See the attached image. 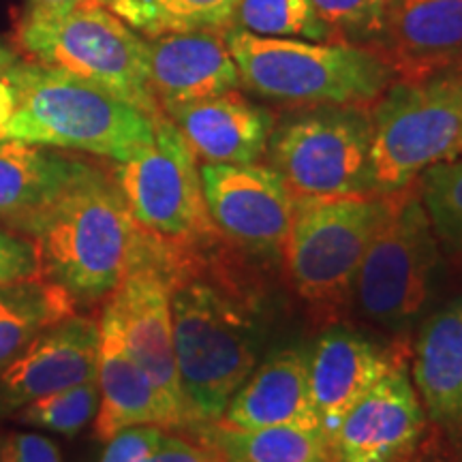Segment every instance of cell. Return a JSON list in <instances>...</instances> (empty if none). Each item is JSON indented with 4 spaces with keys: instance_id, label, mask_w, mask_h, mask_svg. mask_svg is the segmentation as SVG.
Listing matches in <instances>:
<instances>
[{
    "instance_id": "cell-10",
    "label": "cell",
    "mask_w": 462,
    "mask_h": 462,
    "mask_svg": "<svg viewBox=\"0 0 462 462\" xmlns=\"http://www.w3.org/2000/svg\"><path fill=\"white\" fill-rule=\"evenodd\" d=\"M109 176L133 221L171 245H198L218 234L204 199L199 161L165 114L154 116V143L135 159L112 163Z\"/></svg>"
},
{
    "instance_id": "cell-1",
    "label": "cell",
    "mask_w": 462,
    "mask_h": 462,
    "mask_svg": "<svg viewBox=\"0 0 462 462\" xmlns=\"http://www.w3.org/2000/svg\"><path fill=\"white\" fill-rule=\"evenodd\" d=\"M7 227L32 242L39 276L65 289L75 304L112 296L143 234L112 176L86 161L54 198Z\"/></svg>"
},
{
    "instance_id": "cell-12",
    "label": "cell",
    "mask_w": 462,
    "mask_h": 462,
    "mask_svg": "<svg viewBox=\"0 0 462 462\" xmlns=\"http://www.w3.org/2000/svg\"><path fill=\"white\" fill-rule=\"evenodd\" d=\"M201 190L218 234L257 255H279L296 210V195L270 165L201 163Z\"/></svg>"
},
{
    "instance_id": "cell-17",
    "label": "cell",
    "mask_w": 462,
    "mask_h": 462,
    "mask_svg": "<svg viewBox=\"0 0 462 462\" xmlns=\"http://www.w3.org/2000/svg\"><path fill=\"white\" fill-rule=\"evenodd\" d=\"M396 360L349 328H332L317 338L309 356V388L319 430L330 448L345 415Z\"/></svg>"
},
{
    "instance_id": "cell-13",
    "label": "cell",
    "mask_w": 462,
    "mask_h": 462,
    "mask_svg": "<svg viewBox=\"0 0 462 462\" xmlns=\"http://www.w3.org/2000/svg\"><path fill=\"white\" fill-rule=\"evenodd\" d=\"M421 407L402 357L345 415L332 441L334 462H402L426 432Z\"/></svg>"
},
{
    "instance_id": "cell-33",
    "label": "cell",
    "mask_w": 462,
    "mask_h": 462,
    "mask_svg": "<svg viewBox=\"0 0 462 462\" xmlns=\"http://www.w3.org/2000/svg\"><path fill=\"white\" fill-rule=\"evenodd\" d=\"M146 462H218V458L204 443H190L187 439L165 432L159 448Z\"/></svg>"
},
{
    "instance_id": "cell-9",
    "label": "cell",
    "mask_w": 462,
    "mask_h": 462,
    "mask_svg": "<svg viewBox=\"0 0 462 462\" xmlns=\"http://www.w3.org/2000/svg\"><path fill=\"white\" fill-rule=\"evenodd\" d=\"M437 234L418 184L388 193V208L356 279L360 313L392 332H407L429 309L439 273Z\"/></svg>"
},
{
    "instance_id": "cell-6",
    "label": "cell",
    "mask_w": 462,
    "mask_h": 462,
    "mask_svg": "<svg viewBox=\"0 0 462 462\" xmlns=\"http://www.w3.org/2000/svg\"><path fill=\"white\" fill-rule=\"evenodd\" d=\"M17 43L28 60L99 86L150 118L163 114L150 88L146 37L103 0H86L50 22H20Z\"/></svg>"
},
{
    "instance_id": "cell-36",
    "label": "cell",
    "mask_w": 462,
    "mask_h": 462,
    "mask_svg": "<svg viewBox=\"0 0 462 462\" xmlns=\"http://www.w3.org/2000/svg\"><path fill=\"white\" fill-rule=\"evenodd\" d=\"M20 60V56H17V51L11 48L9 43L0 42V78H3L5 73L9 71L11 67L15 65V62Z\"/></svg>"
},
{
    "instance_id": "cell-23",
    "label": "cell",
    "mask_w": 462,
    "mask_h": 462,
    "mask_svg": "<svg viewBox=\"0 0 462 462\" xmlns=\"http://www.w3.org/2000/svg\"><path fill=\"white\" fill-rule=\"evenodd\" d=\"M195 435L217 454L218 462H334L330 443L319 429L274 426L245 430L217 421L195 430Z\"/></svg>"
},
{
    "instance_id": "cell-24",
    "label": "cell",
    "mask_w": 462,
    "mask_h": 462,
    "mask_svg": "<svg viewBox=\"0 0 462 462\" xmlns=\"http://www.w3.org/2000/svg\"><path fill=\"white\" fill-rule=\"evenodd\" d=\"M65 289L42 279L0 285V371L7 368L45 328L73 315Z\"/></svg>"
},
{
    "instance_id": "cell-18",
    "label": "cell",
    "mask_w": 462,
    "mask_h": 462,
    "mask_svg": "<svg viewBox=\"0 0 462 462\" xmlns=\"http://www.w3.org/2000/svg\"><path fill=\"white\" fill-rule=\"evenodd\" d=\"M99 411L95 432L109 441L120 430L133 426H161L165 430L184 429L178 415L152 383L146 371L126 349L118 317L109 302L99 321Z\"/></svg>"
},
{
    "instance_id": "cell-26",
    "label": "cell",
    "mask_w": 462,
    "mask_h": 462,
    "mask_svg": "<svg viewBox=\"0 0 462 462\" xmlns=\"http://www.w3.org/2000/svg\"><path fill=\"white\" fill-rule=\"evenodd\" d=\"M229 28L255 37L334 43L310 0H238Z\"/></svg>"
},
{
    "instance_id": "cell-5",
    "label": "cell",
    "mask_w": 462,
    "mask_h": 462,
    "mask_svg": "<svg viewBox=\"0 0 462 462\" xmlns=\"http://www.w3.org/2000/svg\"><path fill=\"white\" fill-rule=\"evenodd\" d=\"M374 195L396 193L432 165L462 157V67L396 78L371 106Z\"/></svg>"
},
{
    "instance_id": "cell-21",
    "label": "cell",
    "mask_w": 462,
    "mask_h": 462,
    "mask_svg": "<svg viewBox=\"0 0 462 462\" xmlns=\"http://www.w3.org/2000/svg\"><path fill=\"white\" fill-rule=\"evenodd\" d=\"M413 381L426 418L462 441V296L421 326Z\"/></svg>"
},
{
    "instance_id": "cell-20",
    "label": "cell",
    "mask_w": 462,
    "mask_h": 462,
    "mask_svg": "<svg viewBox=\"0 0 462 462\" xmlns=\"http://www.w3.org/2000/svg\"><path fill=\"white\" fill-rule=\"evenodd\" d=\"M221 424L245 430L274 426L319 429L310 402L309 357L298 349H282L255 366L231 396Z\"/></svg>"
},
{
    "instance_id": "cell-11",
    "label": "cell",
    "mask_w": 462,
    "mask_h": 462,
    "mask_svg": "<svg viewBox=\"0 0 462 462\" xmlns=\"http://www.w3.org/2000/svg\"><path fill=\"white\" fill-rule=\"evenodd\" d=\"M178 245L143 231L129 273L109 296L118 317L125 345L135 362L161 390L170 407L180 415L184 429L190 420L178 383L171 332V273Z\"/></svg>"
},
{
    "instance_id": "cell-30",
    "label": "cell",
    "mask_w": 462,
    "mask_h": 462,
    "mask_svg": "<svg viewBox=\"0 0 462 462\" xmlns=\"http://www.w3.org/2000/svg\"><path fill=\"white\" fill-rule=\"evenodd\" d=\"M163 435L165 429L161 426H133L120 430L107 441L99 462H146Z\"/></svg>"
},
{
    "instance_id": "cell-31",
    "label": "cell",
    "mask_w": 462,
    "mask_h": 462,
    "mask_svg": "<svg viewBox=\"0 0 462 462\" xmlns=\"http://www.w3.org/2000/svg\"><path fill=\"white\" fill-rule=\"evenodd\" d=\"M37 276L39 263L32 242L20 234L0 229V285Z\"/></svg>"
},
{
    "instance_id": "cell-34",
    "label": "cell",
    "mask_w": 462,
    "mask_h": 462,
    "mask_svg": "<svg viewBox=\"0 0 462 462\" xmlns=\"http://www.w3.org/2000/svg\"><path fill=\"white\" fill-rule=\"evenodd\" d=\"M86 0H26L22 22H50L62 17Z\"/></svg>"
},
{
    "instance_id": "cell-27",
    "label": "cell",
    "mask_w": 462,
    "mask_h": 462,
    "mask_svg": "<svg viewBox=\"0 0 462 462\" xmlns=\"http://www.w3.org/2000/svg\"><path fill=\"white\" fill-rule=\"evenodd\" d=\"M415 184L435 234L462 253V159L429 167Z\"/></svg>"
},
{
    "instance_id": "cell-3",
    "label": "cell",
    "mask_w": 462,
    "mask_h": 462,
    "mask_svg": "<svg viewBox=\"0 0 462 462\" xmlns=\"http://www.w3.org/2000/svg\"><path fill=\"white\" fill-rule=\"evenodd\" d=\"M14 112L0 142H26L95 154L112 163L135 159L154 143V118L71 73L20 60L5 73Z\"/></svg>"
},
{
    "instance_id": "cell-25",
    "label": "cell",
    "mask_w": 462,
    "mask_h": 462,
    "mask_svg": "<svg viewBox=\"0 0 462 462\" xmlns=\"http://www.w3.org/2000/svg\"><path fill=\"white\" fill-rule=\"evenodd\" d=\"M142 37L229 28L238 0H103Z\"/></svg>"
},
{
    "instance_id": "cell-16",
    "label": "cell",
    "mask_w": 462,
    "mask_h": 462,
    "mask_svg": "<svg viewBox=\"0 0 462 462\" xmlns=\"http://www.w3.org/2000/svg\"><path fill=\"white\" fill-rule=\"evenodd\" d=\"M146 43L150 88L163 112L242 86L227 28L161 34Z\"/></svg>"
},
{
    "instance_id": "cell-32",
    "label": "cell",
    "mask_w": 462,
    "mask_h": 462,
    "mask_svg": "<svg viewBox=\"0 0 462 462\" xmlns=\"http://www.w3.org/2000/svg\"><path fill=\"white\" fill-rule=\"evenodd\" d=\"M0 462H62L51 439L37 432H9L0 437Z\"/></svg>"
},
{
    "instance_id": "cell-19",
    "label": "cell",
    "mask_w": 462,
    "mask_h": 462,
    "mask_svg": "<svg viewBox=\"0 0 462 462\" xmlns=\"http://www.w3.org/2000/svg\"><path fill=\"white\" fill-rule=\"evenodd\" d=\"M199 163H257L265 157L276 116L240 92L227 90L163 112Z\"/></svg>"
},
{
    "instance_id": "cell-28",
    "label": "cell",
    "mask_w": 462,
    "mask_h": 462,
    "mask_svg": "<svg viewBox=\"0 0 462 462\" xmlns=\"http://www.w3.org/2000/svg\"><path fill=\"white\" fill-rule=\"evenodd\" d=\"M97 411H99V383L92 379L56 394L37 398L15 411L14 418L24 426L75 437L92 418H97Z\"/></svg>"
},
{
    "instance_id": "cell-29",
    "label": "cell",
    "mask_w": 462,
    "mask_h": 462,
    "mask_svg": "<svg viewBox=\"0 0 462 462\" xmlns=\"http://www.w3.org/2000/svg\"><path fill=\"white\" fill-rule=\"evenodd\" d=\"M334 43L373 51L383 32L385 0H310Z\"/></svg>"
},
{
    "instance_id": "cell-8",
    "label": "cell",
    "mask_w": 462,
    "mask_h": 462,
    "mask_svg": "<svg viewBox=\"0 0 462 462\" xmlns=\"http://www.w3.org/2000/svg\"><path fill=\"white\" fill-rule=\"evenodd\" d=\"M385 208L388 195H296L282 255L289 282L306 304L332 313L354 296L357 273Z\"/></svg>"
},
{
    "instance_id": "cell-35",
    "label": "cell",
    "mask_w": 462,
    "mask_h": 462,
    "mask_svg": "<svg viewBox=\"0 0 462 462\" xmlns=\"http://www.w3.org/2000/svg\"><path fill=\"white\" fill-rule=\"evenodd\" d=\"M11 112H14V90L3 75L0 78V125L9 118Z\"/></svg>"
},
{
    "instance_id": "cell-14",
    "label": "cell",
    "mask_w": 462,
    "mask_h": 462,
    "mask_svg": "<svg viewBox=\"0 0 462 462\" xmlns=\"http://www.w3.org/2000/svg\"><path fill=\"white\" fill-rule=\"evenodd\" d=\"M99 340V323L75 313L45 328L0 371V418L37 398L97 379Z\"/></svg>"
},
{
    "instance_id": "cell-22",
    "label": "cell",
    "mask_w": 462,
    "mask_h": 462,
    "mask_svg": "<svg viewBox=\"0 0 462 462\" xmlns=\"http://www.w3.org/2000/svg\"><path fill=\"white\" fill-rule=\"evenodd\" d=\"M82 159L60 150L26 142H0V221L15 218L42 208L65 187Z\"/></svg>"
},
{
    "instance_id": "cell-4",
    "label": "cell",
    "mask_w": 462,
    "mask_h": 462,
    "mask_svg": "<svg viewBox=\"0 0 462 462\" xmlns=\"http://www.w3.org/2000/svg\"><path fill=\"white\" fill-rule=\"evenodd\" d=\"M240 82L263 99L302 106H373L394 73L373 51L346 43L255 37L227 28Z\"/></svg>"
},
{
    "instance_id": "cell-2",
    "label": "cell",
    "mask_w": 462,
    "mask_h": 462,
    "mask_svg": "<svg viewBox=\"0 0 462 462\" xmlns=\"http://www.w3.org/2000/svg\"><path fill=\"white\" fill-rule=\"evenodd\" d=\"M170 298L178 383L195 432L221 421L231 396L255 371L262 326L240 296L190 273L187 246H178Z\"/></svg>"
},
{
    "instance_id": "cell-15",
    "label": "cell",
    "mask_w": 462,
    "mask_h": 462,
    "mask_svg": "<svg viewBox=\"0 0 462 462\" xmlns=\"http://www.w3.org/2000/svg\"><path fill=\"white\" fill-rule=\"evenodd\" d=\"M373 54L401 79L462 67V0H385Z\"/></svg>"
},
{
    "instance_id": "cell-7",
    "label": "cell",
    "mask_w": 462,
    "mask_h": 462,
    "mask_svg": "<svg viewBox=\"0 0 462 462\" xmlns=\"http://www.w3.org/2000/svg\"><path fill=\"white\" fill-rule=\"evenodd\" d=\"M371 142V106H302L276 118L265 157L293 195H374Z\"/></svg>"
}]
</instances>
